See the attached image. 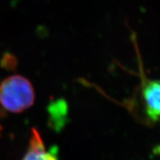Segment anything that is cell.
Masks as SVG:
<instances>
[{
	"instance_id": "cell-1",
	"label": "cell",
	"mask_w": 160,
	"mask_h": 160,
	"mask_svg": "<svg viewBox=\"0 0 160 160\" xmlns=\"http://www.w3.org/2000/svg\"><path fill=\"white\" fill-rule=\"evenodd\" d=\"M35 93L28 79L20 75H13L0 84V104L11 113H21L33 105Z\"/></svg>"
},
{
	"instance_id": "cell-2",
	"label": "cell",
	"mask_w": 160,
	"mask_h": 160,
	"mask_svg": "<svg viewBox=\"0 0 160 160\" xmlns=\"http://www.w3.org/2000/svg\"><path fill=\"white\" fill-rule=\"evenodd\" d=\"M144 111L150 121H160V80H148L142 85Z\"/></svg>"
},
{
	"instance_id": "cell-4",
	"label": "cell",
	"mask_w": 160,
	"mask_h": 160,
	"mask_svg": "<svg viewBox=\"0 0 160 160\" xmlns=\"http://www.w3.org/2000/svg\"><path fill=\"white\" fill-rule=\"evenodd\" d=\"M1 130H2L1 129V127H0V133H1Z\"/></svg>"
},
{
	"instance_id": "cell-3",
	"label": "cell",
	"mask_w": 160,
	"mask_h": 160,
	"mask_svg": "<svg viewBox=\"0 0 160 160\" xmlns=\"http://www.w3.org/2000/svg\"><path fill=\"white\" fill-rule=\"evenodd\" d=\"M22 160H58L53 151H47L37 129L32 130L29 147Z\"/></svg>"
}]
</instances>
